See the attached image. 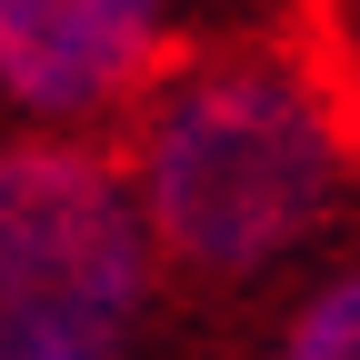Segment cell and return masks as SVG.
Wrapping results in <instances>:
<instances>
[{
    "label": "cell",
    "mask_w": 360,
    "mask_h": 360,
    "mask_svg": "<svg viewBox=\"0 0 360 360\" xmlns=\"http://www.w3.org/2000/svg\"><path fill=\"white\" fill-rule=\"evenodd\" d=\"M120 170L170 290H270L360 210V90L290 40H200L120 120Z\"/></svg>",
    "instance_id": "6da1fadb"
},
{
    "label": "cell",
    "mask_w": 360,
    "mask_h": 360,
    "mask_svg": "<svg viewBox=\"0 0 360 360\" xmlns=\"http://www.w3.org/2000/svg\"><path fill=\"white\" fill-rule=\"evenodd\" d=\"M170 290L101 130L0 120V360H141Z\"/></svg>",
    "instance_id": "7a4b0ae2"
},
{
    "label": "cell",
    "mask_w": 360,
    "mask_h": 360,
    "mask_svg": "<svg viewBox=\"0 0 360 360\" xmlns=\"http://www.w3.org/2000/svg\"><path fill=\"white\" fill-rule=\"evenodd\" d=\"M180 51H200V0H0V120L120 130Z\"/></svg>",
    "instance_id": "3957f363"
},
{
    "label": "cell",
    "mask_w": 360,
    "mask_h": 360,
    "mask_svg": "<svg viewBox=\"0 0 360 360\" xmlns=\"http://www.w3.org/2000/svg\"><path fill=\"white\" fill-rule=\"evenodd\" d=\"M270 360H360V240H330L270 321Z\"/></svg>",
    "instance_id": "277c9868"
},
{
    "label": "cell",
    "mask_w": 360,
    "mask_h": 360,
    "mask_svg": "<svg viewBox=\"0 0 360 360\" xmlns=\"http://www.w3.org/2000/svg\"><path fill=\"white\" fill-rule=\"evenodd\" d=\"M330 30H340V70H350V90H360V0H330Z\"/></svg>",
    "instance_id": "5b68a950"
}]
</instances>
